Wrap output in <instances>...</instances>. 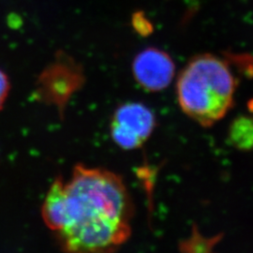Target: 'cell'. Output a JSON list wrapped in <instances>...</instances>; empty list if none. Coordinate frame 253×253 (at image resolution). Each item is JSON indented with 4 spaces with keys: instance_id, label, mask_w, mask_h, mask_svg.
I'll return each mask as SVG.
<instances>
[{
    "instance_id": "cell-1",
    "label": "cell",
    "mask_w": 253,
    "mask_h": 253,
    "mask_svg": "<svg viewBox=\"0 0 253 253\" xmlns=\"http://www.w3.org/2000/svg\"><path fill=\"white\" fill-rule=\"evenodd\" d=\"M42 216L65 251L110 253L131 235L133 204L118 173L77 165L68 180L52 184Z\"/></svg>"
},
{
    "instance_id": "cell-2",
    "label": "cell",
    "mask_w": 253,
    "mask_h": 253,
    "mask_svg": "<svg viewBox=\"0 0 253 253\" xmlns=\"http://www.w3.org/2000/svg\"><path fill=\"white\" fill-rule=\"evenodd\" d=\"M235 79L229 64L211 54L196 55L182 70L176 83L180 108L203 126L221 120L233 107Z\"/></svg>"
},
{
    "instance_id": "cell-6",
    "label": "cell",
    "mask_w": 253,
    "mask_h": 253,
    "mask_svg": "<svg viewBox=\"0 0 253 253\" xmlns=\"http://www.w3.org/2000/svg\"><path fill=\"white\" fill-rule=\"evenodd\" d=\"M219 237H204L198 230L193 231L189 239L181 243V250L185 252H209L219 241Z\"/></svg>"
},
{
    "instance_id": "cell-8",
    "label": "cell",
    "mask_w": 253,
    "mask_h": 253,
    "mask_svg": "<svg viewBox=\"0 0 253 253\" xmlns=\"http://www.w3.org/2000/svg\"><path fill=\"white\" fill-rule=\"evenodd\" d=\"M9 87L10 85L8 76L0 70V110L3 108V105L8 98Z\"/></svg>"
},
{
    "instance_id": "cell-4",
    "label": "cell",
    "mask_w": 253,
    "mask_h": 253,
    "mask_svg": "<svg viewBox=\"0 0 253 253\" xmlns=\"http://www.w3.org/2000/svg\"><path fill=\"white\" fill-rule=\"evenodd\" d=\"M175 66L172 57L157 48H147L137 54L132 63L135 81L145 90L158 92L172 83Z\"/></svg>"
},
{
    "instance_id": "cell-5",
    "label": "cell",
    "mask_w": 253,
    "mask_h": 253,
    "mask_svg": "<svg viewBox=\"0 0 253 253\" xmlns=\"http://www.w3.org/2000/svg\"><path fill=\"white\" fill-rule=\"evenodd\" d=\"M230 138L234 145L241 149L253 147V119L239 118L231 126Z\"/></svg>"
},
{
    "instance_id": "cell-7",
    "label": "cell",
    "mask_w": 253,
    "mask_h": 253,
    "mask_svg": "<svg viewBox=\"0 0 253 253\" xmlns=\"http://www.w3.org/2000/svg\"><path fill=\"white\" fill-rule=\"evenodd\" d=\"M230 58L236 65L241 66L247 71H252L253 73V56L249 54H230ZM250 108L253 111V101L250 103Z\"/></svg>"
},
{
    "instance_id": "cell-3",
    "label": "cell",
    "mask_w": 253,
    "mask_h": 253,
    "mask_svg": "<svg viewBox=\"0 0 253 253\" xmlns=\"http://www.w3.org/2000/svg\"><path fill=\"white\" fill-rule=\"evenodd\" d=\"M156 126L153 112L139 102H127L118 107L111 122L114 142L126 150L137 149L145 144Z\"/></svg>"
}]
</instances>
